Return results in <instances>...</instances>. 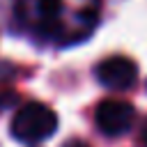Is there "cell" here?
<instances>
[{
    "instance_id": "3",
    "label": "cell",
    "mask_w": 147,
    "mask_h": 147,
    "mask_svg": "<svg viewBox=\"0 0 147 147\" xmlns=\"http://www.w3.org/2000/svg\"><path fill=\"white\" fill-rule=\"evenodd\" d=\"M133 119H136V108L124 99H103L94 110L96 129L110 138L126 133Z\"/></svg>"
},
{
    "instance_id": "1",
    "label": "cell",
    "mask_w": 147,
    "mask_h": 147,
    "mask_svg": "<svg viewBox=\"0 0 147 147\" xmlns=\"http://www.w3.org/2000/svg\"><path fill=\"white\" fill-rule=\"evenodd\" d=\"M99 16V0H18V18L37 37L74 44L87 37Z\"/></svg>"
},
{
    "instance_id": "7",
    "label": "cell",
    "mask_w": 147,
    "mask_h": 147,
    "mask_svg": "<svg viewBox=\"0 0 147 147\" xmlns=\"http://www.w3.org/2000/svg\"><path fill=\"white\" fill-rule=\"evenodd\" d=\"M7 99H11V96H7V94H5V96H0V108H5L7 103H11V101H7Z\"/></svg>"
},
{
    "instance_id": "2",
    "label": "cell",
    "mask_w": 147,
    "mask_h": 147,
    "mask_svg": "<svg viewBox=\"0 0 147 147\" xmlns=\"http://www.w3.org/2000/svg\"><path fill=\"white\" fill-rule=\"evenodd\" d=\"M9 129L18 142H41L57 131V115L46 103L28 101L14 113Z\"/></svg>"
},
{
    "instance_id": "6",
    "label": "cell",
    "mask_w": 147,
    "mask_h": 147,
    "mask_svg": "<svg viewBox=\"0 0 147 147\" xmlns=\"http://www.w3.org/2000/svg\"><path fill=\"white\" fill-rule=\"evenodd\" d=\"M64 147H90V145L83 140H69V142H64Z\"/></svg>"
},
{
    "instance_id": "5",
    "label": "cell",
    "mask_w": 147,
    "mask_h": 147,
    "mask_svg": "<svg viewBox=\"0 0 147 147\" xmlns=\"http://www.w3.org/2000/svg\"><path fill=\"white\" fill-rule=\"evenodd\" d=\"M138 145L140 147H147V119L142 122V126H140V133H138Z\"/></svg>"
},
{
    "instance_id": "4",
    "label": "cell",
    "mask_w": 147,
    "mask_h": 147,
    "mask_svg": "<svg viewBox=\"0 0 147 147\" xmlns=\"http://www.w3.org/2000/svg\"><path fill=\"white\" fill-rule=\"evenodd\" d=\"M96 80L108 90H129L138 80V67L133 60L124 55H110L103 57L96 64Z\"/></svg>"
}]
</instances>
